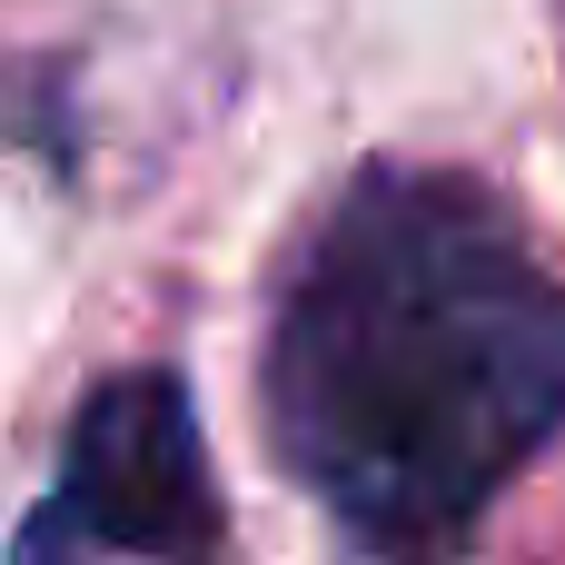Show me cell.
<instances>
[{"label":"cell","mask_w":565,"mask_h":565,"mask_svg":"<svg viewBox=\"0 0 565 565\" xmlns=\"http://www.w3.org/2000/svg\"><path fill=\"white\" fill-rule=\"evenodd\" d=\"M268 427L358 546H447L565 427V288L447 169H367L268 328Z\"/></svg>","instance_id":"cell-1"},{"label":"cell","mask_w":565,"mask_h":565,"mask_svg":"<svg viewBox=\"0 0 565 565\" xmlns=\"http://www.w3.org/2000/svg\"><path fill=\"white\" fill-rule=\"evenodd\" d=\"M30 556H209L218 546V487H209V447L189 417V387L139 367L89 387L70 457H60V497L20 526Z\"/></svg>","instance_id":"cell-2"}]
</instances>
